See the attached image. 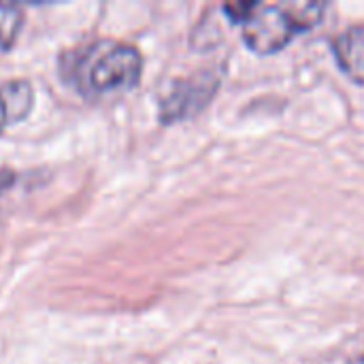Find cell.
I'll return each mask as SVG.
<instances>
[{
    "mask_svg": "<svg viewBox=\"0 0 364 364\" xmlns=\"http://www.w3.org/2000/svg\"><path fill=\"white\" fill-rule=\"evenodd\" d=\"M62 77L90 100L119 96L132 90L143 73V58L136 47L102 38L62 58Z\"/></svg>",
    "mask_w": 364,
    "mask_h": 364,
    "instance_id": "6da1fadb",
    "label": "cell"
},
{
    "mask_svg": "<svg viewBox=\"0 0 364 364\" xmlns=\"http://www.w3.org/2000/svg\"><path fill=\"white\" fill-rule=\"evenodd\" d=\"M326 2L279 0V2H228L226 17L241 26L243 41L256 53H275L301 32L322 21Z\"/></svg>",
    "mask_w": 364,
    "mask_h": 364,
    "instance_id": "7a4b0ae2",
    "label": "cell"
},
{
    "mask_svg": "<svg viewBox=\"0 0 364 364\" xmlns=\"http://www.w3.org/2000/svg\"><path fill=\"white\" fill-rule=\"evenodd\" d=\"M218 87L220 75L215 70H203L175 81L160 100V119L164 124H173L198 115L211 102Z\"/></svg>",
    "mask_w": 364,
    "mask_h": 364,
    "instance_id": "3957f363",
    "label": "cell"
},
{
    "mask_svg": "<svg viewBox=\"0 0 364 364\" xmlns=\"http://www.w3.org/2000/svg\"><path fill=\"white\" fill-rule=\"evenodd\" d=\"M333 53L339 68L352 81L364 85V23L339 32L333 38Z\"/></svg>",
    "mask_w": 364,
    "mask_h": 364,
    "instance_id": "277c9868",
    "label": "cell"
},
{
    "mask_svg": "<svg viewBox=\"0 0 364 364\" xmlns=\"http://www.w3.org/2000/svg\"><path fill=\"white\" fill-rule=\"evenodd\" d=\"M23 26V9L15 2H0V51H6Z\"/></svg>",
    "mask_w": 364,
    "mask_h": 364,
    "instance_id": "5b68a950",
    "label": "cell"
},
{
    "mask_svg": "<svg viewBox=\"0 0 364 364\" xmlns=\"http://www.w3.org/2000/svg\"><path fill=\"white\" fill-rule=\"evenodd\" d=\"M9 124H13V115H11L9 105H6V100H4V96H2V92H0V132H2Z\"/></svg>",
    "mask_w": 364,
    "mask_h": 364,
    "instance_id": "8992f818",
    "label": "cell"
},
{
    "mask_svg": "<svg viewBox=\"0 0 364 364\" xmlns=\"http://www.w3.org/2000/svg\"><path fill=\"white\" fill-rule=\"evenodd\" d=\"M15 183V175L11 171H0V194L6 192Z\"/></svg>",
    "mask_w": 364,
    "mask_h": 364,
    "instance_id": "52a82bcc",
    "label": "cell"
},
{
    "mask_svg": "<svg viewBox=\"0 0 364 364\" xmlns=\"http://www.w3.org/2000/svg\"><path fill=\"white\" fill-rule=\"evenodd\" d=\"M350 364H364V356H360V358H356V360H352Z\"/></svg>",
    "mask_w": 364,
    "mask_h": 364,
    "instance_id": "ba28073f",
    "label": "cell"
}]
</instances>
